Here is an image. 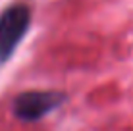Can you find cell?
Here are the masks:
<instances>
[{
    "label": "cell",
    "instance_id": "cell-1",
    "mask_svg": "<svg viewBox=\"0 0 133 131\" xmlns=\"http://www.w3.org/2000/svg\"><path fill=\"white\" fill-rule=\"evenodd\" d=\"M31 21V12L25 4L10 6L0 16V64L14 54L16 46L23 39Z\"/></svg>",
    "mask_w": 133,
    "mask_h": 131
},
{
    "label": "cell",
    "instance_id": "cell-2",
    "mask_svg": "<svg viewBox=\"0 0 133 131\" xmlns=\"http://www.w3.org/2000/svg\"><path fill=\"white\" fill-rule=\"evenodd\" d=\"M64 94L56 91H27L16 96L14 100V114L19 120L35 121L52 112L56 106H60Z\"/></svg>",
    "mask_w": 133,
    "mask_h": 131
}]
</instances>
